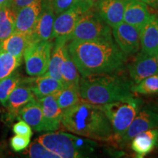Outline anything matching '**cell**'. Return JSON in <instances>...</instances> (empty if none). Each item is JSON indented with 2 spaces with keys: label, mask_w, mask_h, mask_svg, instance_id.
Segmentation results:
<instances>
[{
  "label": "cell",
  "mask_w": 158,
  "mask_h": 158,
  "mask_svg": "<svg viewBox=\"0 0 158 158\" xmlns=\"http://www.w3.org/2000/svg\"><path fill=\"white\" fill-rule=\"evenodd\" d=\"M67 48L81 77L114 73L123 70L127 56L112 37L70 40Z\"/></svg>",
  "instance_id": "obj_1"
},
{
  "label": "cell",
  "mask_w": 158,
  "mask_h": 158,
  "mask_svg": "<svg viewBox=\"0 0 158 158\" xmlns=\"http://www.w3.org/2000/svg\"><path fill=\"white\" fill-rule=\"evenodd\" d=\"M61 127L74 135L95 141H108L115 137L101 106L81 100L63 110Z\"/></svg>",
  "instance_id": "obj_2"
},
{
  "label": "cell",
  "mask_w": 158,
  "mask_h": 158,
  "mask_svg": "<svg viewBox=\"0 0 158 158\" xmlns=\"http://www.w3.org/2000/svg\"><path fill=\"white\" fill-rule=\"evenodd\" d=\"M133 82L114 73H105L81 77L80 80L81 100L101 106L133 95Z\"/></svg>",
  "instance_id": "obj_3"
},
{
  "label": "cell",
  "mask_w": 158,
  "mask_h": 158,
  "mask_svg": "<svg viewBox=\"0 0 158 158\" xmlns=\"http://www.w3.org/2000/svg\"><path fill=\"white\" fill-rule=\"evenodd\" d=\"M37 141L59 158L89 157L94 151L97 142L84 137L79 138L64 132H51L39 136Z\"/></svg>",
  "instance_id": "obj_4"
},
{
  "label": "cell",
  "mask_w": 158,
  "mask_h": 158,
  "mask_svg": "<svg viewBox=\"0 0 158 158\" xmlns=\"http://www.w3.org/2000/svg\"><path fill=\"white\" fill-rule=\"evenodd\" d=\"M143 105V100L133 95L101 105L113 129L115 137L119 138L127 131Z\"/></svg>",
  "instance_id": "obj_5"
},
{
  "label": "cell",
  "mask_w": 158,
  "mask_h": 158,
  "mask_svg": "<svg viewBox=\"0 0 158 158\" xmlns=\"http://www.w3.org/2000/svg\"><path fill=\"white\" fill-rule=\"evenodd\" d=\"M92 7L85 12L78 19L69 37V41L91 40L113 36L109 26L101 19L96 10H92Z\"/></svg>",
  "instance_id": "obj_6"
},
{
  "label": "cell",
  "mask_w": 158,
  "mask_h": 158,
  "mask_svg": "<svg viewBox=\"0 0 158 158\" xmlns=\"http://www.w3.org/2000/svg\"><path fill=\"white\" fill-rule=\"evenodd\" d=\"M52 48L51 40H34L28 45L23 56L29 76H40L47 72Z\"/></svg>",
  "instance_id": "obj_7"
},
{
  "label": "cell",
  "mask_w": 158,
  "mask_h": 158,
  "mask_svg": "<svg viewBox=\"0 0 158 158\" xmlns=\"http://www.w3.org/2000/svg\"><path fill=\"white\" fill-rule=\"evenodd\" d=\"M94 6V3L85 0H78L77 2L55 18L53 27L51 40L56 38L66 39L69 42V37L72 34L77 22L85 12Z\"/></svg>",
  "instance_id": "obj_8"
},
{
  "label": "cell",
  "mask_w": 158,
  "mask_h": 158,
  "mask_svg": "<svg viewBox=\"0 0 158 158\" xmlns=\"http://www.w3.org/2000/svg\"><path fill=\"white\" fill-rule=\"evenodd\" d=\"M140 32L136 27L122 22L112 28V35L116 44L126 56L135 54L141 47Z\"/></svg>",
  "instance_id": "obj_9"
},
{
  "label": "cell",
  "mask_w": 158,
  "mask_h": 158,
  "mask_svg": "<svg viewBox=\"0 0 158 158\" xmlns=\"http://www.w3.org/2000/svg\"><path fill=\"white\" fill-rule=\"evenodd\" d=\"M36 100L31 89L29 78H22L20 84L10 94L5 107L12 121L18 117L19 110L29 102Z\"/></svg>",
  "instance_id": "obj_10"
},
{
  "label": "cell",
  "mask_w": 158,
  "mask_h": 158,
  "mask_svg": "<svg viewBox=\"0 0 158 158\" xmlns=\"http://www.w3.org/2000/svg\"><path fill=\"white\" fill-rule=\"evenodd\" d=\"M153 128H158V114L149 109L140 110L127 131L118 139L122 143H127L138 134Z\"/></svg>",
  "instance_id": "obj_11"
},
{
  "label": "cell",
  "mask_w": 158,
  "mask_h": 158,
  "mask_svg": "<svg viewBox=\"0 0 158 158\" xmlns=\"http://www.w3.org/2000/svg\"><path fill=\"white\" fill-rule=\"evenodd\" d=\"M129 74L134 84L144 78L158 73L156 56L147 55L141 51L128 66Z\"/></svg>",
  "instance_id": "obj_12"
},
{
  "label": "cell",
  "mask_w": 158,
  "mask_h": 158,
  "mask_svg": "<svg viewBox=\"0 0 158 158\" xmlns=\"http://www.w3.org/2000/svg\"><path fill=\"white\" fill-rule=\"evenodd\" d=\"M96 11L110 27L123 22L124 0H98L94 4Z\"/></svg>",
  "instance_id": "obj_13"
},
{
  "label": "cell",
  "mask_w": 158,
  "mask_h": 158,
  "mask_svg": "<svg viewBox=\"0 0 158 158\" xmlns=\"http://www.w3.org/2000/svg\"><path fill=\"white\" fill-rule=\"evenodd\" d=\"M42 10V0L20 9L15 13V31L32 34Z\"/></svg>",
  "instance_id": "obj_14"
},
{
  "label": "cell",
  "mask_w": 158,
  "mask_h": 158,
  "mask_svg": "<svg viewBox=\"0 0 158 158\" xmlns=\"http://www.w3.org/2000/svg\"><path fill=\"white\" fill-rule=\"evenodd\" d=\"M56 14L51 0H42V10L32 35L37 40H52L53 27Z\"/></svg>",
  "instance_id": "obj_15"
},
{
  "label": "cell",
  "mask_w": 158,
  "mask_h": 158,
  "mask_svg": "<svg viewBox=\"0 0 158 158\" xmlns=\"http://www.w3.org/2000/svg\"><path fill=\"white\" fill-rule=\"evenodd\" d=\"M148 6L140 0H124L123 21L141 31L151 17Z\"/></svg>",
  "instance_id": "obj_16"
},
{
  "label": "cell",
  "mask_w": 158,
  "mask_h": 158,
  "mask_svg": "<svg viewBox=\"0 0 158 158\" xmlns=\"http://www.w3.org/2000/svg\"><path fill=\"white\" fill-rule=\"evenodd\" d=\"M43 108L45 132L59 130L61 125L62 111L57 103L54 94L37 99Z\"/></svg>",
  "instance_id": "obj_17"
},
{
  "label": "cell",
  "mask_w": 158,
  "mask_h": 158,
  "mask_svg": "<svg viewBox=\"0 0 158 158\" xmlns=\"http://www.w3.org/2000/svg\"><path fill=\"white\" fill-rule=\"evenodd\" d=\"M141 51L149 56H156L158 54V16L152 15L140 32Z\"/></svg>",
  "instance_id": "obj_18"
},
{
  "label": "cell",
  "mask_w": 158,
  "mask_h": 158,
  "mask_svg": "<svg viewBox=\"0 0 158 158\" xmlns=\"http://www.w3.org/2000/svg\"><path fill=\"white\" fill-rule=\"evenodd\" d=\"M17 118L27 122L35 131H45L43 108L38 100H35L23 106L19 110Z\"/></svg>",
  "instance_id": "obj_19"
},
{
  "label": "cell",
  "mask_w": 158,
  "mask_h": 158,
  "mask_svg": "<svg viewBox=\"0 0 158 158\" xmlns=\"http://www.w3.org/2000/svg\"><path fill=\"white\" fill-rule=\"evenodd\" d=\"M34 40H37L34 38L32 34L14 31L7 38L0 43V50L22 59L26 48Z\"/></svg>",
  "instance_id": "obj_20"
},
{
  "label": "cell",
  "mask_w": 158,
  "mask_h": 158,
  "mask_svg": "<svg viewBox=\"0 0 158 158\" xmlns=\"http://www.w3.org/2000/svg\"><path fill=\"white\" fill-rule=\"evenodd\" d=\"M158 145V128L147 130L133 138L131 149L136 157L142 158L153 151Z\"/></svg>",
  "instance_id": "obj_21"
},
{
  "label": "cell",
  "mask_w": 158,
  "mask_h": 158,
  "mask_svg": "<svg viewBox=\"0 0 158 158\" xmlns=\"http://www.w3.org/2000/svg\"><path fill=\"white\" fill-rule=\"evenodd\" d=\"M29 83L31 89L37 99L54 94L64 88L61 81L47 75L29 78Z\"/></svg>",
  "instance_id": "obj_22"
},
{
  "label": "cell",
  "mask_w": 158,
  "mask_h": 158,
  "mask_svg": "<svg viewBox=\"0 0 158 158\" xmlns=\"http://www.w3.org/2000/svg\"><path fill=\"white\" fill-rule=\"evenodd\" d=\"M54 40L48 70L44 75H47L61 81L62 79L61 68L64 62L66 51L68 50L67 48L68 40L64 38H56Z\"/></svg>",
  "instance_id": "obj_23"
},
{
  "label": "cell",
  "mask_w": 158,
  "mask_h": 158,
  "mask_svg": "<svg viewBox=\"0 0 158 158\" xmlns=\"http://www.w3.org/2000/svg\"><path fill=\"white\" fill-rule=\"evenodd\" d=\"M61 81L62 82L64 87L80 85V73L68 50L61 68Z\"/></svg>",
  "instance_id": "obj_24"
},
{
  "label": "cell",
  "mask_w": 158,
  "mask_h": 158,
  "mask_svg": "<svg viewBox=\"0 0 158 158\" xmlns=\"http://www.w3.org/2000/svg\"><path fill=\"white\" fill-rule=\"evenodd\" d=\"M79 86H70L54 93L56 102L62 110L72 107L81 100Z\"/></svg>",
  "instance_id": "obj_25"
},
{
  "label": "cell",
  "mask_w": 158,
  "mask_h": 158,
  "mask_svg": "<svg viewBox=\"0 0 158 158\" xmlns=\"http://www.w3.org/2000/svg\"><path fill=\"white\" fill-rule=\"evenodd\" d=\"M15 13L10 7H0V43L15 31Z\"/></svg>",
  "instance_id": "obj_26"
},
{
  "label": "cell",
  "mask_w": 158,
  "mask_h": 158,
  "mask_svg": "<svg viewBox=\"0 0 158 158\" xmlns=\"http://www.w3.org/2000/svg\"><path fill=\"white\" fill-rule=\"evenodd\" d=\"M22 78L19 73L15 70L10 76L0 80V102L3 106H6L10 94L20 84Z\"/></svg>",
  "instance_id": "obj_27"
},
{
  "label": "cell",
  "mask_w": 158,
  "mask_h": 158,
  "mask_svg": "<svg viewBox=\"0 0 158 158\" xmlns=\"http://www.w3.org/2000/svg\"><path fill=\"white\" fill-rule=\"evenodd\" d=\"M22 59L0 50V80L13 73L21 65Z\"/></svg>",
  "instance_id": "obj_28"
},
{
  "label": "cell",
  "mask_w": 158,
  "mask_h": 158,
  "mask_svg": "<svg viewBox=\"0 0 158 158\" xmlns=\"http://www.w3.org/2000/svg\"><path fill=\"white\" fill-rule=\"evenodd\" d=\"M131 91L146 95L158 94V73L147 77L138 84H133Z\"/></svg>",
  "instance_id": "obj_29"
},
{
  "label": "cell",
  "mask_w": 158,
  "mask_h": 158,
  "mask_svg": "<svg viewBox=\"0 0 158 158\" xmlns=\"http://www.w3.org/2000/svg\"><path fill=\"white\" fill-rule=\"evenodd\" d=\"M29 147L27 149L26 154L31 158H59L58 155L54 154L46 147H44L37 140L29 143Z\"/></svg>",
  "instance_id": "obj_30"
},
{
  "label": "cell",
  "mask_w": 158,
  "mask_h": 158,
  "mask_svg": "<svg viewBox=\"0 0 158 158\" xmlns=\"http://www.w3.org/2000/svg\"><path fill=\"white\" fill-rule=\"evenodd\" d=\"M30 143V138L15 135L11 138L10 147L15 152H21L27 149Z\"/></svg>",
  "instance_id": "obj_31"
},
{
  "label": "cell",
  "mask_w": 158,
  "mask_h": 158,
  "mask_svg": "<svg viewBox=\"0 0 158 158\" xmlns=\"http://www.w3.org/2000/svg\"><path fill=\"white\" fill-rule=\"evenodd\" d=\"M13 130L15 135L24 136L27 138H31L32 135L31 127L23 120H21L15 123L13 127Z\"/></svg>",
  "instance_id": "obj_32"
},
{
  "label": "cell",
  "mask_w": 158,
  "mask_h": 158,
  "mask_svg": "<svg viewBox=\"0 0 158 158\" xmlns=\"http://www.w3.org/2000/svg\"><path fill=\"white\" fill-rule=\"evenodd\" d=\"M78 0H51L55 14L59 15L67 10L72 7Z\"/></svg>",
  "instance_id": "obj_33"
},
{
  "label": "cell",
  "mask_w": 158,
  "mask_h": 158,
  "mask_svg": "<svg viewBox=\"0 0 158 158\" xmlns=\"http://www.w3.org/2000/svg\"><path fill=\"white\" fill-rule=\"evenodd\" d=\"M37 1H39V0H12L10 8L15 13H16L20 9L30 5Z\"/></svg>",
  "instance_id": "obj_34"
},
{
  "label": "cell",
  "mask_w": 158,
  "mask_h": 158,
  "mask_svg": "<svg viewBox=\"0 0 158 158\" xmlns=\"http://www.w3.org/2000/svg\"><path fill=\"white\" fill-rule=\"evenodd\" d=\"M143 2L147 6L152 7L154 9L158 10V0H140Z\"/></svg>",
  "instance_id": "obj_35"
},
{
  "label": "cell",
  "mask_w": 158,
  "mask_h": 158,
  "mask_svg": "<svg viewBox=\"0 0 158 158\" xmlns=\"http://www.w3.org/2000/svg\"><path fill=\"white\" fill-rule=\"evenodd\" d=\"M12 0H0V7H10Z\"/></svg>",
  "instance_id": "obj_36"
},
{
  "label": "cell",
  "mask_w": 158,
  "mask_h": 158,
  "mask_svg": "<svg viewBox=\"0 0 158 158\" xmlns=\"http://www.w3.org/2000/svg\"><path fill=\"white\" fill-rule=\"evenodd\" d=\"M85 1H87V2H92V3H95L97 1H98V0H85Z\"/></svg>",
  "instance_id": "obj_37"
},
{
  "label": "cell",
  "mask_w": 158,
  "mask_h": 158,
  "mask_svg": "<svg viewBox=\"0 0 158 158\" xmlns=\"http://www.w3.org/2000/svg\"><path fill=\"white\" fill-rule=\"evenodd\" d=\"M156 60H157V67H158V54L157 56H156Z\"/></svg>",
  "instance_id": "obj_38"
},
{
  "label": "cell",
  "mask_w": 158,
  "mask_h": 158,
  "mask_svg": "<svg viewBox=\"0 0 158 158\" xmlns=\"http://www.w3.org/2000/svg\"><path fill=\"white\" fill-rule=\"evenodd\" d=\"M157 110H158V108H157Z\"/></svg>",
  "instance_id": "obj_39"
},
{
  "label": "cell",
  "mask_w": 158,
  "mask_h": 158,
  "mask_svg": "<svg viewBox=\"0 0 158 158\" xmlns=\"http://www.w3.org/2000/svg\"><path fill=\"white\" fill-rule=\"evenodd\" d=\"M157 146H158V145H157Z\"/></svg>",
  "instance_id": "obj_40"
}]
</instances>
